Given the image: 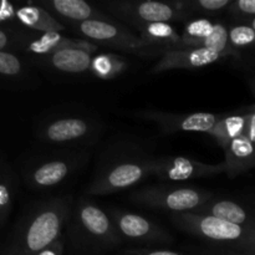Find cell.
Listing matches in <instances>:
<instances>
[{
    "label": "cell",
    "instance_id": "13",
    "mask_svg": "<svg viewBox=\"0 0 255 255\" xmlns=\"http://www.w3.org/2000/svg\"><path fill=\"white\" fill-rule=\"evenodd\" d=\"M141 40L146 46L158 45V46L168 47L167 50L181 49L182 45V36H178V34L168 22L146 24L142 30Z\"/></svg>",
    "mask_w": 255,
    "mask_h": 255
},
{
    "label": "cell",
    "instance_id": "18",
    "mask_svg": "<svg viewBox=\"0 0 255 255\" xmlns=\"http://www.w3.org/2000/svg\"><path fill=\"white\" fill-rule=\"evenodd\" d=\"M246 127V112L239 115H231V116L223 117V119L219 120L218 125H217L216 128L213 129V132H212L211 134L218 141V143L221 144L222 148H223L227 143L233 141L237 137L244 134Z\"/></svg>",
    "mask_w": 255,
    "mask_h": 255
},
{
    "label": "cell",
    "instance_id": "26",
    "mask_svg": "<svg viewBox=\"0 0 255 255\" xmlns=\"http://www.w3.org/2000/svg\"><path fill=\"white\" fill-rule=\"evenodd\" d=\"M232 9L244 16L255 17V0H238L232 4Z\"/></svg>",
    "mask_w": 255,
    "mask_h": 255
},
{
    "label": "cell",
    "instance_id": "5",
    "mask_svg": "<svg viewBox=\"0 0 255 255\" xmlns=\"http://www.w3.org/2000/svg\"><path fill=\"white\" fill-rule=\"evenodd\" d=\"M224 54L212 51L206 47H186V49L166 50L163 56L154 66V71H166L172 69H199L219 61Z\"/></svg>",
    "mask_w": 255,
    "mask_h": 255
},
{
    "label": "cell",
    "instance_id": "25",
    "mask_svg": "<svg viewBox=\"0 0 255 255\" xmlns=\"http://www.w3.org/2000/svg\"><path fill=\"white\" fill-rule=\"evenodd\" d=\"M21 70V64L16 56L9 52L0 51V74L16 75Z\"/></svg>",
    "mask_w": 255,
    "mask_h": 255
},
{
    "label": "cell",
    "instance_id": "19",
    "mask_svg": "<svg viewBox=\"0 0 255 255\" xmlns=\"http://www.w3.org/2000/svg\"><path fill=\"white\" fill-rule=\"evenodd\" d=\"M66 47H81L79 42L72 41L71 39L61 36L57 31L44 32L40 37L35 39L34 41L30 42L29 51L34 54L46 55L55 54L56 51Z\"/></svg>",
    "mask_w": 255,
    "mask_h": 255
},
{
    "label": "cell",
    "instance_id": "4",
    "mask_svg": "<svg viewBox=\"0 0 255 255\" xmlns=\"http://www.w3.org/2000/svg\"><path fill=\"white\" fill-rule=\"evenodd\" d=\"M134 198L148 206L161 207L173 212H189L204 206L209 201V194L193 188H174L172 191L148 189L137 193Z\"/></svg>",
    "mask_w": 255,
    "mask_h": 255
},
{
    "label": "cell",
    "instance_id": "37",
    "mask_svg": "<svg viewBox=\"0 0 255 255\" xmlns=\"http://www.w3.org/2000/svg\"><path fill=\"white\" fill-rule=\"evenodd\" d=\"M252 90H253L254 95H255V77L253 80H252Z\"/></svg>",
    "mask_w": 255,
    "mask_h": 255
},
{
    "label": "cell",
    "instance_id": "31",
    "mask_svg": "<svg viewBox=\"0 0 255 255\" xmlns=\"http://www.w3.org/2000/svg\"><path fill=\"white\" fill-rule=\"evenodd\" d=\"M9 202V193L5 186H0V209L4 208Z\"/></svg>",
    "mask_w": 255,
    "mask_h": 255
},
{
    "label": "cell",
    "instance_id": "6",
    "mask_svg": "<svg viewBox=\"0 0 255 255\" xmlns=\"http://www.w3.org/2000/svg\"><path fill=\"white\" fill-rule=\"evenodd\" d=\"M148 173H151L148 162H143V163L126 162V163L117 164L101 179H99L91 187L90 192L94 194H107L121 191V189L133 186Z\"/></svg>",
    "mask_w": 255,
    "mask_h": 255
},
{
    "label": "cell",
    "instance_id": "2",
    "mask_svg": "<svg viewBox=\"0 0 255 255\" xmlns=\"http://www.w3.org/2000/svg\"><path fill=\"white\" fill-rule=\"evenodd\" d=\"M149 172L164 181H188L226 171V164H206L186 157H162L147 161Z\"/></svg>",
    "mask_w": 255,
    "mask_h": 255
},
{
    "label": "cell",
    "instance_id": "17",
    "mask_svg": "<svg viewBox=\"0 0 255 255\" xmlns=\"http://www.w3.org/2000/svg\"><path fill=\"white\" fill-rule=\"evenodd\" d=\"M16 16L26 26L39 31L50 32L64 30V26L54 19L46 10L40 7H21L17 10Z\"/></svg>",
    "mask_w": 255,
    "mask_h": 255
},
{
    "label": "cell",
    "instance_id": "23",
    "mask_svg": "<svg viewBox=\"0 0 255 255\" xmlns=\"http://www.w3.org/2000/svg\"><path fill=\"white\" fill-rule=\"evenodd\" d=\"M202 47L219 52V54H224L227 56H232V55L238 56V51H236L229 42L228 29L222 24H214L213 30L203 42Z\"/></svg>",
    "mask_w": 255,
    "mask_h": 255
},
{
    "label": "cell",
    "instance_id": "33",
    "mask_svg": "<svg viewBox=\"0 0 255 255\" xmlns=\"http://www.w3.org/2000/svg\"><path fill=\"white\" fill-rule=\"evenodd\" d=\"M223 255H255V251L254 252H233V251H228V252H224Z\"/></svg>",
    "mask_w": 255,
    "mask_h": 255
},
{
    "label": "cell",
    "instance_id": "30",
    "mask_svg": "<svg viewBox=\"0 0 255 255\" xmlns=\"http://www.w3.org/2000/svg\"><path fill=\"white\" fill-rule=\"evenodd\" d=\"M12 14H14V10L11 5L7 1H0V21L9 19L12 16Z\"/></svg>",
    "mask_w": 255,
    "mask_h": 255
},
{
    "label": "cell",
    "instance_id": "9",
    "mask_svg": "<svg viewBox=\"0 0 255 255\" xmlns=\"http://www.w3.org/2000/svg\"><path fill=\"white\" fill-rule=\"evenodd\" d=\"M159 122L168 129L184 132H206L212 133L219 122V117L208 112H196L184 116L159 117Z\"/></svg>",
    "mask_w": 255,
    "mask_h": 255
},
{
    "label": "cell",
    "instance_id": "27",
    "mask_svg": "<svg viewBox=\"0 0 255 255\" xmlns=\"http://www.w3.org/2000/svg\"><path fill=\"white\" fill-rule=\"evenodd\" d=\"M232 4H233V1H231V0H198L196 2L197 6L202 7L203 10H209V11L222 10Z\"/></svg>",
    "mask_w": 255,
    "mask_h": 255
},
{
    "label": "cell",
    "instance_id": "12",
    "mask_svg": "<svg viewBox=\"0 0 255 255\" xmlns=\"http://www.w3.org/2000/svg\"><path fill=\"white\" fill-rule=\"evenodd\" d=\"M80 223L82 224L87 233L96 238L111 239L112 234H114L109 217L99 207H95L92 204H85L81 207Z\"/></svg>",
    "mask_w": 255,
    "mask_h": 255
},
{
    "label": "cell",
    "instance_id": "22",
    "mask_svg": "<svg viewBox=\"0 0 255 255\" xmlns=\"http://www.w3.org/2000/svg\"><path fill=\"white\" fill-rule=\"evenodd\" d=\"M213 27L214 24L207 19H197L188 22L182 35V45L187 47H202Z\"/></svg>",
    "mask_w": 255,
    "mask_h": 255
},
{
    "label": "cell",
    "instance_id": "24",
    "mask_svg": "<svg viewBox=\"0 0 255 255\" xmlns=\"http://www.w3.org/2000/svg\"><path fill=\"white\" fill-rule=\"evenodd\" d=\"M231 46L236 51L241 49H255V30L249 24L236 25L228 31Z\"/></svg>",
    "mask_w": 255,
    "mask_h": 255
},
{
    "label": "cell",
    "instance_id": "3",
    "mask_svg": "<svg viewBox=\"0 0 255 255\" xmlns=\"http://www.w3.org/2000/svg\"><path fill=\"white\" fill-rule=\"evenodd\" d=\"M65 212L64 206L55 204L54 207H47L32 219L25 236L27 251L40 253L52 246L61 231Z\"/></svg>",
    "mask_w": 255,
    "mask_h": 255
},
{
    "label": "cell",
    "instance_id": "10",
    "mask_svg": "<svg viewBox=\"0 0 255 255\" xmlns=\"http://www.w3.org/2000/svg\"><path fill=\"white\" fill-rule=\"evenodd\" d=\"M199 214L216 217L222 221L229 223L238 224V226L248 227L255 229V217L246 211L238 203L232 201H218L207 206H202Z\"/></svg>",
    "mask_w": 255,
    "mask_h": 255
},
{
    "label": "cell",
    "instance_id": "28",
    "mask_svg": "<svg viewBox=\"0 0 255 255\" xmlns=\"http://www.w3.org/2000/svg\"><path fill=\"white\" fill-rule=\"evenodd\" d=\"M247 115V127H246V134L249 139L255 144V105L248 107L246 111Z\"/></svg>",
    "mask_w": 255,
    "mask_h": 255
},
{
    "label": "cell",
    "instance_id": "11",
    "mask_svg": "<svg viewBox=\"0 0 255 255\" xmlns=\"http://www.w3.org/2000/svg\"><path fill=\"white\" fill-rule=\"evenodd\" d=\"M52 66L62 72L79 74L91 66V56L84 47H66L56 51L50 57Z\"/></svg>",
    "mask_w": 255,
    "mask_h": 255
},
{
    "label": "cell",
    "instance_id": "1",
    "mask_svg": "<svg viewBox=\"0 0 255 255\" xmlns=\"http://www.w3.org/2000/svg\"><path fill=\"white\" fill-rule=\"evenodd\" d=\"M174 222L186 231L213 243L223 244L233 252L255 251V229L229 223L212 216L182 213L174 216Z\"/></svg>",
    "mask_w": 255,
    "mask_h": 255
},
{
    "label": "cell",
    "instance_id": "14",
    "mask_svg": "<svg viewBox=\"0 0 255 255\" xmlns=\"http://www.w3.org/2000/svg\"><path fill=\"white\" fill-rule=\"evenodd\" d=\"M89 126L81 119H61L46 127V137L52 142H67L81 138L87 133Z\"/></svg>",
    "mask_w": 255,
    "mask_h": 255
},
{
    "label": "cell",
    "instance_id": "36",
    "mask_svg": "<svg viewBox=\"0 0 255 255\" xmlns=\"http://www.w3.org/2000/svg\"><path fill=\"white\" fill-rule=\"evenodd\" d=\"M247 24L251 25V26L255 30V17H251V19H248V22H247Z\"/></svg>",
    "mask_w": 255,
    "mask_h": 255
},
{
    "label": "cell",
    "instance_id": "7",
    "mask_svg": "<svg viewBox=\"0 0 255 255\" xmlns=\"http://www.w3.org/2000/svg\"><path fill=\"white\" fill-rule=\"evenodd\" d=\"M79 31L84 34L87 39L112 45V46L126 47V49H141L146 46L142 40L136 39L115 24L105 21V20L91 19L80 22Z\"/></svg>",
    "mask_w": 255,
    "mask_h": 255
},
{
    "label": "cell",
    "instance_id": "15",
    "mask_svg": "<svg viewBox=\"0 0 255 255\" xmlns=\"http://www.w3.org/2000/svg\"><path fill=\"white\" fill-rule=\"evenodd\" d=\"M119 231L127 238L141 239L153 237L157 234V229L143 217L132 213L115 214Z\"/></svg>",
    "mask_w": 255,
    "mask_h": 255
},
{
    "label": "cell",
    "instance_id": "21",
    "mask_svg": "<svg viewBox=\"0 0 255 255\" xmlns=\"http://www.w3.org/2000/svg\"><path fill=\"white\" fill-rule=\"evenodd\" d=\"M69 173V166L66 162L51 161L42 164L35 171V183L41 187H51L60 183Z\"/></svg>",
    "mask_w": 255,
    "mask_h": 255
},
{
    "label": "cell",
    "instance_id": "35",
    "mask_svg": "<svg viewBox=\"0 0 255 255\" xmlns=\"http://www.w3.org/2000/svg\"><path fill=\"white\" fill-rule=\"evenodd\" d=\"M37 255H60V252L57 251V249L47 248V249H45V251L40 252V253Z\"/></svg>",
    "mask_w": 255,
    "mask_h": 255
},
{
    "label": "cell",
    "instance_id": "16",
    "mask_svg": "<svg viewBox=\"0 0 255 255\" xmlns=\"http://www.w3.org/2000/svg\"><path fill=\"white\" fill-rule=\"evenodd\" d=\"M133 14L146 24L169 22L178 16L177 10L172 5L158 1H143L136 4Z\"/></svg>",
    "mask_w": 255,
    "mask_h": 255
},
{
    "label": "cell",
    "instance_id": "8",
    "mask_svg": "<svg viewBox=\"0 0 255 255\" xmlns=\"http://www.w3.org/2000/svg\"><path fill=\"white\" fill-rule=\"evenodd\" d=\"M226 153V171L239 174L255 167V144L246 134L237 137L223 147Z\"/></svg>",
    "mask_w": 255,
    "mask_h": 255
},
{
    "label": "cell",
    "instance_id": "32",
    "mask_svg": "<svg viewBox=\"0 0 255 255\" xmlns=\"http://www.w3.org/2000/svg\"><path fill=\"white\" fill-rule=\"evenodd\" d=\"M142 255H181V254L174 253V252H169V251H156V252H149V253H144Z\"/></svg>",
    "mask_w": 255,
    "mask_h": 255
},
{
    "label": "cell",
    "instance_id": "29",
    "mask_svg": "<svg viewBox=\"0 0 255 255\" xmlns=\"http://www.w3.org/2000/svg\"><path fill=\"white\" fill-rule=\"evenodd\" d=\"M109 60L110 59H107V57H99V59H96V61H95V69H96L100 74L106 75L107 71H110V70L112 69Z\"/></svg>",
    "mask_w": 255,
    "mask_h": 255
},
{
    "label": "cell",
    "instance_id": "34",
    "mask_svg": "<svg viewBox=\"0 0 255 255\" xmlns=\"http://www.w3.org/2000/svg\"><path fill=\"white\" fill-rule=\"evenodd\" d=\"M7 44V36L2 30H0V50L4 49Z\"/></svg>",
    "mask_w": 255,
    "mask_h": 255
},
{
    "label": "cell",
    "instance_id": "20",
    "mask_svg": "<svg viewBox=\"0 0 255 255\" xmlns=\"http://www.w3.org/2000/svg\"><path fill=\"white\" fill-rule=\"evenodd\" d=\"M51 6L62 17L75 21H87L96 14L91 5L84 0H54Z\"/></svg>",
    "mask_w": 255,
    "mask_h": 255
}]
</instances>
